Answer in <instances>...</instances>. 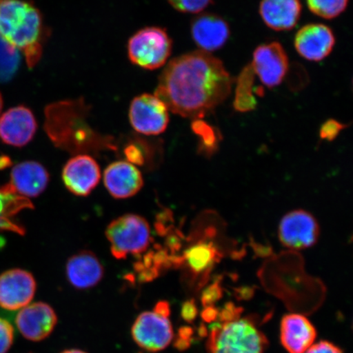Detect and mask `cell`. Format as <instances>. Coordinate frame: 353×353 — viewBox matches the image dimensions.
Masks as SVG:
<instances>
[{
    "instance_id": "cell-1",
    "label": "cell",
    "mask_w": 353,
    "mask_h": 353,
    "mask_svg": "<svg viewBox=\"0 0 353 353\" xmlns=\"http://www.w3.org/2000/svg\"><path fill=\"white\" fill-rule=\"evenodd\" d=\"M232 85L222 61L208 52L196 51L167 65L154 95L172 112L200 120L228 98Z\"/></svg>"
},
{
    "instance_id": "cell-2",
    "label": "cell",
    "mask_w": 353,
    "mask_h": 353,
    "mask_svg": "<svg viewBox=\"0 0 353 353\" xmlns=\"http://www.w3.org/2000/svg\"><path fill=\"white\" fill-rule=\"evenodd\" d=\"M43 32L41 11L32 2L0 0V35L23 52L30 68L41 59Z\"/></svg>"
},
{
    "instance_id": "cell-3",
    "label": "cell",
    "mask_w": 353,
    "mask_h": 353,
    "mask_svg": "<svg viewBox=\"0 0 353 353\" xmlns=\"http://www.w3.org/2000/svg\"><path fill=\"white\" fill-rule=\"evenodd\" d=\"M215 219L211 214L203 216L189 238L190 245L182 255L190 282L196 291L207 284L212 271L225 255L221 245L223 238L220 237L221 231Z\"/></svg>"
},
{
    "instance_id": "cell-4",
    "label": "cell",
    "mask_w": 353,
    "mask_h": 353,
    "mask_svg": "<svg viewBox=\"0 0 353 353\" xmlns=\"http://www.w3.org/2000/svg\"><path fill=\"white\" fill-rule=\"evenodd\" d=\"M268 346L267 337L249 317L215 323L206 343L208 353H264Z\"/></svg>"
},
{
    "instance_id": "cell-5",
    "label": "cell",
    "mask_w": 353,
    "mask_h": 353,
    "mask_svg": "<svg viewBox=\"0 0 353 353\" xmlns=\"http://www.w3.org/2000/svg\"><path fill=\"white\" fill-rule=\"evenodd\" d=\"M110 251L117 259L145 252L152 242L151 228L147 220L137 214L114 219L105 230Z\"/></svg>"
},
{
    "instance_id": "cell-6",
    "label": "cell",
    "mask_w": 353,
    "mask_h": 353,
    "mask_svg": "<svg viewBox=\"0 0 353 353\" xmlns=\"http://www.w3.org/2000/svg\"><path fill=\"white\" fill-rule=\"evenodd\" d=\"M170 315V303L166 301L159 302L152 312L140 314L132 327V336L135 343L148 352L165 350L174 338Z\"/></svg>"
},
{
    "instance_id": "cell-7",
    "label": "cell",
    "mask_w": 353,
    "mask_h": 353,
    "mask_svg": "<svg viewBox=\"0 0 353 353\" xmlns=\"http://www.w3.org/2000/svg\"><path fill=\"white\" fill-rule=\"evenodd\" d=\"M172 47L166 30L152 26L132 35L128 43V55L132 64L145 70H157L166 63Z\"/></svg>"
},
{
    "instance_id": "cell-8",
    "label": "cell",
    "mask_w": 353,
    "mask_h": 353,
    "mask_svg": "<svg viewBox=\"0 0 353 353\" xmlns=\"http://www.w3.org/2000/svg\"><path fill=\"white\" fill-rule=\"evenodd\" d=\"M129 118L132 127L139 134L159 135L169 125V109L156 95L144 94L132 101Z\"/></svg>"
},
{
    "instance_id": "cell-9",
    "label": "cell",
    "mask_w": 353,
    "mask_h": 353,
    "mask_svg": "<svg viewBox=\"0 0 353 353\" xmlns=\"http://www.w3.org/2000/svg\"><path fill=\"white\" fill-rule=\"evenodd\" d=\"M279 239L286 248L304 250L314 245L320 236L317 221L302 210L290 212L281 219Z\"/></svg>"
},
{
    "instance_id": "cell-10",
    "label": "cell",
    "mask_w": 353,
    "mask_h": 353,
    "mask_svg": "<svg viewBox=\"0 0 353 353\" xmlns=\"http://www.w3.org/2000/svg\"><path fill=\"white\" fill-rule=\"evenodd\" d=\"M250 65L263 85L274 88L283 81L288 72L289 59L281 44L272 42L256 48Z\"/></svg>"
},
{
    "instance_id": "cell-11",
    "label": "cell",
    "mask_w": 353,
    "mask_h": 353,
    "mask_svg": "<svg viewBox=\"0 0 353 353\" xmlns=\"http://www.w3.org/2000/svg\"><path fill=\"white\" fill-rule=\"evenodd\" d=\"M37 291L32 273L23 269H11L0 274V307L8 311L29 305Z\"/></svg>"
},
{
    "instance_id": "cell-12",
    "label": "cell",
    "mask_w": 353,
    "mask_h": 353,
    "mask_svg": "<svg viewBox=\"0 0 353 353\" xmlns=\"http://www.w3.org/2000/svg\"><path fill=\"white\" fill-rule=\"evenodd\" d=\"M101 170L98 162L88 154H79L66 162L63 180L66 189L77 196H87L98 186Z\"/></svg>"
},
{
    "instance_id": "cell-13",
    "label": "cell",
    "mask_w": 353,
    "mask_h": 353,
    "mask_svg": "<svg viewBox=\"0 0 353 353\" xmlns=\"http://www.w3.org/2000/svg\"><path fill=\"white\" fill-rule=\"evenodd\" d=\"M37 131V119L23 105L10 108L0 117V139L7 145L24 147L32 142Z\"/></svg>"
},
{
    "instance_id": "cell-14",
    "label": "cell",
    "mask_w": 353,
    "mask_h": 353,
    "mask_svg": "<svg viewBox=\"0 0 353 353\" xmlns=\"http://www.w3.org/2000/svg\"><path fill=\"white\" fill-rule=\"evenodd\" d=\"M57 322L54 308L43 302L29 304L22 308L16 319L20 333L33 342L42 341L50 336Z\"/></svg>"
},
{
    "instance_id": "cell-15",
    "label": "cell",
    "mask_w": 353,
    "mask_h": 353,
    "mask_svg": "<svg viewBox=\"0 0 353 353\" xmlns=\"http://www.w3.org/2000/svg\"><path fill=\"white\" fill-rule=\"evenodd\" d=\"M334 34L327 26L313 23L304 26L295 35L294 46L298 54L308 61L324 60L332 52Z\"/></svg>"
},
{
    "instance_id": "cell-16",
    "label": "cell",
    "mask_w": 353,
    "mask_h": 353,
    "mask_svg": "<svg viewBox=\"0 0 353 353\" xmlns=\"http://www.w3.org/2000/svg\"><path fill=\"white\" fill-rule=\"evenodd\" d=\"M50 176L41 163L32 161L19 163L12 168L10 182L6 186L25 198H34L46 191Z\"/></svg>"
},
{
    "instance_id": "cell-17",
    "label": "cell",
    "mask_w": 353,
    "mask_h": 353,
    "mask_svg": "<svg viewBox=\"0 0 353 353\" xmlns=\"http://www.w3.org/2000/svg\"><path fill=\"white\" fill-rule=\"evenodd\" d=\"M103 178L105 188L110 196L116 199L134 196L144 185L143 174L138 168L125 161L108 165Z\"/></svg>"
},
{
    "instance_id": "cell-18",
    "label": "cell",
    "mask_w": 353,
    "mask_h": 353,
    "mask_svg": "<svg viewBox=\"0 0 353 353\" xmlns=\"http://www.w3.org/2000/svg\"><path fill=\"white\" fill-rule=\"evenodd\" d=\"M192 37L201 51L208 52L220 50L230 37V29L222 17L205 13L192 22Z\"/></svg>"
},
{
    "instance_id": "cell-19",
    "label": "cell",
    "mask_w": 353,
    "mask_h": 353,
    "mask_svg": "<svg viewBox=\"0 0 353 353\" xmlns=\"http://www.w3.org/2000/svg\"><path fill=\"white\" fill-rule=\"evenodd\" d=\"M65 274L70 284L79 290L92 288L103 280L104 267L91 251L74 254L65 265Z\"/></svg>"
},
{
    "instance_id": "cell-20",
    "label": "cell",
    "mask_w": 353,
    "mask_h": 353,
    "mask_svg": "<svg viewBox=\"0 0 353 353\" xmlns=\"http://www.w3.org/2000/svg\"><path fill=\"white\" fill-rule=\"evenodd\" d=\"M316 338V330L307 317L287 314L281 322V342L289 353H304Z\"/></svg>"
},
{
    "instance_id": "cell-21",
    "label": "cell",
    "mask_w": 353,
    "mask_h": 353,
    "mask_svg": "<svg viewBox=\"0 0 353 353\" xmlns=\"http://www.w3.org/2000/svg\"><path fill=\"white\" fill-rule=\"evenodd\" d=\"M259 13L268 28L278 32L289 30L297 25L302 4L299 0H262Z\"/></svg>"
},
{
    "instance_id": "cell-22",
    "label": "cell",
    "mask_w": 353,
    "mask_h": 353,
    "mask_svg": "<svg viewBox=\"0 0 353 353\" xmlns=\"http://www.w3.org/2000/svg\"><path fill=\"white\" fill-rule=\"evenodd\" d=\"M29 199L17 195L6 185L0 188V231H8L24 235L25 228L12 219L22 210L32 209Z\"/></svg>"
},
{
    "instance_id": "cell-23",
    "label": "cell",
    "mask_w": 353,
    "mask_h": 353,
    "mask_svg": "<svg viewBox=\"0 0 353 353\" xmlns=\"http://www.w3.org/2000/svg\"><path fill=\"white\" fill-rule=\"evenodd\" d=\"M235 99L233 107L236 112H248L257 105L255 97L254 73L251 65H246L236 79Z\"/></svg>"
},
{
    "instance_id": "cell-24",
    "label": "cell",
    "mask_w": 353,
    "mask_h": 353,
    "mask_svg": "<svg viewBox=\"0 0 353 353\" xmlns=\"http://www.w3.org/2000/svg\"><path fill=\"white\" fill-rule=\"evenodd\" d=\"M20 63L19 50L0 35V83L11 81L19 70Z\"/></svg>"
},
{
    "instance_id": "cell-25",
    "label": "cell",
    "mask_w": 353,
    "mask_h": 353,
    "mask_svg": "<svg viewBox=\"0 0 353 353\" xmlns=\"http://www.w3.org/2000/svg\"><path fill=\"white\" fill-rule=\"evenodd\" d=\"M192 129L200 137L198 151L205 157H210L218 151L220 137L219 132L201 119L192 122Z\"/></svg>"
},
{
    "instance_id": "cell-26",
    "label": "cell",
    "mask_w": 353,
    "mask_h": 353,
    "mask_svg": "<svg viewBox=\"0 0 353 353\" xmlns=\"http://www.w3.org/2000/svg\"><path fill=\"white\" fill-rule=\"evenodd\" d=\"M309 10L325 19H334L346 10L348 0H307Z\"/></svg>"
},
{
    "instance_id": "cell-27",
    "label": "cell",
    "mask_w": 353,
    "mask_h": 353,
    "mask_svg": "<svg viewBox=\"0 0 353 353\" xmlns=\"http://www.w3.org/2000/svg\"><path fill=\"white\" fill-rule=\"evenodd\" d=\"M176 10L184 13H199L205 10L211 0H168Z\"/></svg>"
},
{
    "instance_id": "cell-28",
    "label": "cell",
    "mask_w": 353,
    "mask_h": 353,
    "mask_svg": "<svg viewBox=\"0 0 353 353\" xmlns=\"http://www.w3.org/2000/svg\"><path fill=\"white\" fill-rule=\"evenodd\" d=\"M223 296V289L221 285L219 278L215 279L213 283L203 290L201 294V303L204 307L214 306V304L219 302Z\"/></svg>"
},
{
    "instance_id": "cell-29",
    "label": "cell",
    "mask_w": 353,
    "mask_h": 353,
    "mask_svg": "<svg viewBox=\"0 0 353 353\" xmlns=\"http://www.w3.org/2000/svg\"><path fill=\"white\" fill-rule=\"evenodd\" d=\"M14 341V330L6 319L0 317V353H7Z\"/></svg>"
},
{
    "instance_id": "cell-30",
    "label": "cell",
    "mask_w": 353,
    "mask_h": 353,
    "mask_svg": "<svg viewBox=\"0 0 353 353\" xmlns=\"http://www.w3.org/2000/svg\"><path fill=\"white\" fill-rule=\"evenodd\" d=\"M347 125H343L341 122L333 120L326 121L323 125H321L320 130V138L322 140L329 141L332 142L341 134V132L346 129Z\"/></svg>"
},
{
    "instance_id": "cell-31",
    "label": "cell",
    "mask_w": 353,
    "mask_h": 353,
    "mask_svg": "<svg viewBox=\"0 0 353 353\" xmlns=\"http://www.w3.org/2000/svg\"><path fill=\"white\" fill-rule=\"evenodd\" d=\"M243 312L241 307H236L235 304L232 302L225 304L223 307L219 311L218 319L220 322H226L236 320L241 317Z\"/></svg>"
},
{
    "instance_id": "cell-32",
    "label": "cell",
    "mask_w": 353,
    "mask_h": 353,
    "mask_svg": "<svg viewBox=\"0 0 353 353\" xmlns=\"http://www.w3.org/2000/svg\"><path fill=\"white\" fill-rule=\"evenodd\" d=\"M304 353H343L341 348L329 341H320L308 348Z\"/></svg>"
},
{
    "instance_id": "cell-33",
    "label": "cell",
    "mask_w": 353,
    "mask_h": 353,
    "mask_svg": "<svg viewBox=\"0 0 353 353\" xmlns=\"http://www.w3.org/2000/svg\"><path fill=\"white\" fill-rule=\"evenodd\" d=\"M198 314V309L195 299H190L184 302L181 309V316L188 322L195 321Z\"/></svg>"
},
{
    "instance_id": "cell-34",
    "label": "cell",
    "mask_w": 353,
    "mask_h": 353,
    "mask_svg": "<svg viewBox=\"0 0 353 353\" xmlns=\"http://www.w3.org/2000/svg\"><path fill=\"white\" fill-rule=\"evenodd\" d=\"M125 154L128 162L132 165H142L144 163V156L142 151L134 144L127 145L125 149Z\"/></svg>"
},
{
    "instance_id": "cell-35",
    "label": "cell",
    "mask_w": 353,
    "mask_h": 353,
    "mask_svg": "<svg viewBox=\"0 0 353 353\" xmlns=\"http://www.w3.org/2000/svg\"><path fill=\"white\" fill-rule=\"evenodd\" d=\"M193 331L190 327H183L179 330V338L175 342V347L179 350H187L190 347Z\"/></svg>"
},
{
    "instance_id": "cell-36",
    "label": "cell",
    "mask_w": 353,
    "mask_h": 353,
    "mask_svg": "<svg viewBox=\"0 0 353 353\" xmlns=\"http://www.w3.org/2000/svg\"><path fill=\"white\" fill-rule=\"evenodd\" d=\"M255 287L242 286L235 290V296L239 300H248L254 296Z\"/></svg>"
},
{
    "instance_id": "cell-37",
    "label": "cell",
    "mask_w": 353,
    "mask_h": 353,
    "mask_svg": "<svg viewBox=\"0 0 353 353\" xmlns=\"http://www.w3.org/2000/svg\"><path fill=\"white\" fill-rule=\"evenodd\" d=\"M251 247H252L254 254L258 257H268L272 254V249L271 246L263 245L259 243L251 242Z\"/></svg>"
},
{
    "instance_id": "cell-38",
    "label": "cell",
    "mask_w": 353,
    "mask_h": 353,
    "mask_svg": "<svg viewBox=\"0 0 353 353\" xmlns=\"http://www.w3.org/2000/svg\"><path fill=\"white\" fill-rule=\"evenodd\" d=\"M219 309L214 306L206 307L201 312L203 321L205 322H212L218 319Z\"/></svg>"
},
{
    "instance_id": "cell-39",
    "label": "cell",
    "mask_w": 353,
    "mask_h": 353,
    "mask_svg": "<svg viewBox=\"0 0 353 353\" xmlns=\"http://www.w3.org/2000/svg\"><path fill=\"white\" fill-rule=\"evenodd\" d=\"M10 164H11L10 158L7 157H0V169H3V168L8 167Z\"/></svg>"
},
{
    "instance_id": "cell-40",
    "label": "cell",
    "mask_w": 353,
    "mask_h": 353,
    "mask_svg": "<svg viewBox=\"0 0 353 353\" xmlns=\"http://www.w3.org/2000/svg\"><path fill=\"white\" fill-rule=\"evenodd\" d=\"M61 353H86V352H83L81 350H65Z\"/></svg>"
},
{
    "instance_id": "cell-41",
    "label": "cell",
    "mask_w": 353,
    "mask_h": 353,
    "mask_svg": "<svg viewBox=\"0 0 353 353\" xmlns=\"http://www.w3.org/2000/svg\"><path fill=\"white\" fill-rule=\"evenodd\" d=\"M3 107V101L1 94H0V114H1L2 109Z\"/></svg>"
}]
</instances>
